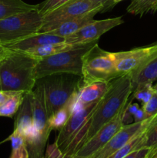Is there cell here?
Masks as SVG:
<instances>
[{"mask_svg": "<svg viewBox=\"0 0 157 158\" xmlns=\"http://www.w3.org/2000/svg\"><path fill=\"white\" fill-rule=\"evenodd\" d=\"M39 59L22 51L9 50L0 57L2 89L29 93L36 83L35 68Z\"/></svg>", "mask_w": 157, "mask_h": 158, "instance_id": "1", "label": "cell"}, {"mask_svg": "<svg viewBox=\"0 0 157 158\" xmlns=\"http://www.w3.org/2000/svg\"><path fill=\"white\" fill-rule=\"evenodd\" d=\"M132 94V77L130 74L120 76L111 81L109 90L99 102L88 121V130L83 143L120 112L127 103Z\"/></svg>", "mask_w": 157, "mask_h": 158, "instance_id": "2", "label": "cell"}, {"mask_svg": "<svg viewBox=\"0 0 157 158\" xmlns=\"http://www.w3.org/2000/svg\"><path fill=\"white\" fill-rule=\"evenodd\" d=\"M42 84L49 117L68 104L82 86V77L72 73H57L38 79Z\"/></svg>", "mask_w": 157, "mask_h": 158, "instance_id": "3", "label": "cell"}, {"mask_svg": "<svg viewBox=\"0 0 157 158\" xmlns=\"http://www.w3.org/2000/svg\"><path fill=\"white\" fill-rule=\"evenodd\" d=\"M98 41L80 45L74 49L39 59L35 68L36 80L57 73H72L82 77L83 56Z\"/></svg>", "mask_w": 157, "mask_h": 158, "instance_id": "4", "label": "cell"}, {"mask_svg": "<svg viewBox=\"0 0 157 158\" xmlns=\"http://www.w3.org/2000/svg\"><path fill=\"white\" fill-rule=\"evenodd\" d=\"M116 66V52L104 50L97 43L83 57L82 85L96 81H112L119 77Z\"/></svg>", "mask_w": 157, "mask_h": 158, "instance_id": "5", "label": "cell"}, {"mask_svg": "<svg viewBox=\"0 0 157 158\" xmlns=\"http://www.w3.org/2000/svg\"><path fill=\"white\" fill-rule=\"evenodd\" d=\"M42 24L43 15L38 9L0 20V43H14L38 33Z\"/></svg>", "mask_w": 157, "mask_h": 158, "instance_id": "6", "label": "cell"}, {"mask_svg": "<svg viewBox=\"0 0 157 158\" xmlns=\"http://www.w3.org/2000/svg\"><path fill=\"white\" fill-rule=\"evenodd\" d=\"M99 8L103 9V6L95 4L92 0H71L43 15V24L39 32H50L68 20L86 15Z\"/></svg>", "mask_w": 157, "mask_h": 158, "instance_id": "7", "label": "cell"}, {"mask_svg": "<svg viewBox=\"0 0 157 158\" xmlns=\"http://www.w3.org/2000/svg\"><path fill=\"white\" fill-rule=\"evenodd\" d=\"M129 101L130 99H129L127 103L123 106L120 112L112 120L103 125L95 133V135L83 143L75 154L81 157L91 158L100 151L124 125L125 114L127 110Z\"/></svg>", "mask_w": 157, "mask_h": 158, "instance_id": "8", "label": "cell"}, {"mask_svg": "<svg viewBox=\"0 0 157 158\" xmlns=\"http://www.w3.org/2000/svg\"><path fill=\"white\" fill-rule=\"evenodd\" d=\"M119 76L133 74L157 57V42L143 47L116 52Z\"/></svg>", "mask_w": 157, "mask_h": 158, "instance_id": "9", "label": "cell"}, {"mask_svg": "<svg viewBox=\"0 0 157 158\" xmlns=\"http://www.w3.org/2000/svg\"><path fill=\"white\" fill-rule=\"evenodd\" d=\"M157 119V114L140 122L123 125L110 140L91 158H108L140 133L146 131Z\"/></svg>", "mask_w": 157, "mask_h": 158, "instance_id": "10", "label": "cell"}, {"mask_svg": "<svg viewBox=\"0 0 157 158\" xmlns=\"http://www.w3.org/2000/svg\"><path fill=\"white\" fill-rule=\"evenodd\" d=\"M29 94L32 111L33 131L42 140L47 143L52 131L49 126V117L46 108L44 89L39 80H36L33 89Z\"/></svg>", "mask_w": 157, "mask_h": 158, "instance_id": "11", "label": "cell"}, {"mask_svg": "<svg viewBox=\"0 0 157 158\" xmlns=\"http://www.w3.org/2000/svg\"><path fill=\"white\" fill-rule=\"evenodd\" d=\"M121 16L106 19L102 20H92L72 35L66 37V43L71 44H86L99 40L101 35L115 26L123 24Z\"/></svg>", "mask_w": 157, "mask_h": 158, "instance_id": "12", "label": "cell"}, {"mask_svg": "<svg viewBox=\"0 0 157 158\" xmlns=\"http://www.w3.org/2000/svg\"><path fill=\"white\" fill-rule=\"evenodd\" d=\"M110 85L111 81H96L82 85L67 104L71 114L99 101L109 90Z\"/></svg>", "mask_w": 157, "mask_h": 158, "instance_id": "13", "label": "cell"}, {"mask_svg": "<svg viewBox=\"0 0 157 158\" xmlns=\"http://www.w3.org/2000/svg\"><path fill=\"white\" fill-rule=\"evenodd\" d=\"M29 93L25 94L22 103L15 114L14 123V131H18L24 137L26 143L30 140L33 133V120Z\"/></svg>", "mask_w": 157, "mask_h": 158, "instance_id": "14", "label": "cell"}, {"mask_svg": "<svg viewBox=\"0 0 157 158\" xmlns=\"http://www.w3.org/2000/svg\"><path fill=\"white\" fill-rule=\"evenodd\" d=\"M62 42H66L65 38L63 37L52 35L49 32H38L22 40L14 42V43H8L4 46L10 50L26 51L46 44L62 43Z\"/></svg>", "mask_w": 157, "mask_h": 158, "instance_id": "15", "label": "cell"}, {"mask_svg": "<svg viewBox=\"0 0 157 158\" xmlns=\"http://www.w3.org/2000/svg\"><path fill=\"white\" fill-rule=\"evenodd\" d=\"M102 9H103L102 8H99V9H94L86 15L68 20V21L59 25L54 30L49 32V33L66 38L69 35L74 34L77 31L79 30L80 29H82L83 26H86V24L92 22L94 19V16L99 12H101Z\"/></svg>", "mask_w": 157, "mask_h": 158, "instance_id": "16", "label": "cell"}, {"mask_svg": "<svg viewBox=\"0 0 157 158\" xmlns=\"http://www.w3.org/2000/svg\"><path fill=\"white\" fill-rule=\"evenodd\" d=\"M132 77V92L135 89L146 83H153L157 81V57L134 73Z\"/></svg>", "mask_w": 157, "mask_h": 158, "instance_id": "17", "label": "cell"}, {"mask_svg": "<svg viewBox=\"0 0 157 158\" xmlns=\"http://www.w3.org/2000/svg\"><path fill=\"white\" fill-rule=\"evenodd\" d=\"M35 9H38V5L29 4L22 0H0V20Z\"/></svg>", "mask_w": 157, "mask_h": 158, "instance_id": "18", "label": "cell"}, {"mask_svg": "<svg viewBox=\"0 0 157 158\" xmlns=\"http://www.w3.org/2000/svg\"><path fill=\"white\" fill-rule=\"evenodd\" d=\"M80 45L83 44H71V43H68L66 42L49 43V44H46L43 45V46H38V47L32 48V49L22 51V52H25L26 53L35 57V58L42 59L44 58V57H47L49 56L56 54L58 52L74 49V48L77 47Z\"/></svg>", "mask_w": 157, "mask_h": 158, "instance_id": "19", "label": "cell"}, {"mask_svg": "<svg viewBox=\"0 0 157 158\" xmlns=\"http://www.w3.org/2000/svg\"><path fill=\"white\" fill-rule=\"evenodd\" d=\"M26 93L11 91L9 97L0 106V117H13L18 112L23 101Z\"/></svg>", "mask_w": 157, "mask_h": 158, "instance_id": "20", "label": "cell"}, {"mask_svg": "<svg viewBox=\"0 0 157 158\" xmlns=\"http://www.w3.org/2000/svg\"><path fill=\"white\" fill-rule=\"evenodd\" d=\"M157 0H132L126 12L134 15L143 16L149 12H156Z\"/></svg>", "mask_w": 157, "mask_h": 158, "instance_id": "21", "label": "cell"}, {"mask_svg": "<svg viewBox=\"0 0 157 158\" xmlns=\"http://www.w3.org/2000/svg\"><path fill=\"white\" fill-rule=\"evenodd\" d=\"M146 131H143V132L140 133L138 135L135 136L130 141L128 142L123 148L115 151L113 154H112L110 157L108 158H123L127 156L128 154H130V153H132V151L143 148V141H144V134Z\"/></svg>", "mask_w": 157, "mask_h": 158, "instance_id": "22", "label": "cell"}, {"mask_svg": "<svg viewBox=\"0 0 157 158\" xmlns=\"http://www.w3.org/2000/svg\"><path fill=\"white\" fill-rule=\"evenodd\" d=\"M71 116L68 105L55 111L49 117V126L51 131H60L64 127Z\"/></svg>", "mask_w": 157, "mask_h": 158, "instance_id": "23", "label": "cell"}, {"mask_svg": "<svg viewBox=\"0 0 157 158\" xmlns=\"http://www.w3.org/2000/svg\"><path fill=\"white\" fill-rule=\"evenodd\" d=\"M147 148L152 150V157L157 152V119L149 126L144 134L143 148Z\"/></svg>", "mask_w": 157, "mask_h": 158, "instance_id": "24", "label": "cell"}, {"mask_svg": "<svg viewBox=\"0 0 157 158\" xmlns=\"http://www.w3.org/2000/svg\"><path fill=\"white\" fill-rule=\"evenodd\" d=\"M154 92L155 91H154L153 86L152 83H146V84L142 85L134 89L132 95L133 99L138 100L143 105L149 101Z\"/></svg>", "mask_w": 157, "mask_h": 158, "instance_id": "25", "label": "cell"}, {"mask_svg": "<svg viewBox=\"0 0 157 158\" xmlns=\"http://www.w3.org/2000/svg\"><path fill=\"white\" fill-rule=\"evenodd\" d=\"M69 1L71 0H45L40 4H38V10L43 15Z\"/></svg>", "mask_w": 157, "mask_h": 158, "instance_id": "26", "label": "cell"}, {"mask_svg": "<svg viewBox=\"0 0 157 158\" xmlns=\"http://www.w3.org/2000/svg\"><path fill=\"white\" fill-rule=\"evenodd\" d=\"M146 118H149L157 114V94L154 92L149 101L142 106Z\"/></svg>", "mask_w": 157, "mask_h": 158, "instance_id": "27", "label": "cell"}, {"mask_svg": "<svg viewBox=\"0 0 157 158\" xmlns=\"http://www.w3.org/2000/svg\"><path fill=\"white\" fill-rule=\"evenodd\" d=\"M7 140H10L12 143V151H15L22 147L26 146V140L24 137L16 131H13L12 134L8 137Z\"/></svg>", "mask_w": 157, "mask_h": 158, "instance_id": "28", "label": "cell"}, {"mask_svg": "<svg viewBox=\"0 0 157 158\" xmlns=\"http://www.w3.org/2000/svg\"><path fill=\"white\" fill-rule=\"evenodd\" d=\"M151 155H152V150L150 148H143L132 151L123 158H150Z\"/></svg>", "mask_w": 157, "mask_h": 158, "instance_id": "29", "label": "cell"}, {"mask_svg": "<svg viewBox=\"0 0 157 158\" xmlns=\"http://www.w3.org/2000/svg\"><path fill=\"white\" fill-rule=\"evenodd\" d=\"M9 158H29V154L27 147L24 146L18 150L12 151Z\"/></svg>", "mask_w": 157, "mask_h": 158, "instance_id": "30", "label": "cell"}, {"mask_svg": "<svg viewBox=\"0 0 157 158\" xmlns=\"http://www.w3.org/2000/svg\"><path fill=\"white\" fill-rule=\"evenodd\" d=\"M92 1L93 2H95V4L103 6L102 12L110 10V9H112V8L115 6V5L114 4L113 0H92Z\"/></svg>", "mask_w": 157, "mask_h": 158, "instance_id": "31", "label": "cell"}, {"mask_svg": "<svg viewBox=\"0 0 157 158\" xmlns=\"http://www.w3.org/2000/svg\"><path fill=\"white\" fill-rule=\"evenodd\" d=\"M133 117H134V122H140L146 120V119H147L146 118V117H145L144 112H143L142 108H139V109L137 110L136 112L133 114Z\"/></svg>", "mask_w": 157, "mask_h": 158, "instance_id": "32", "label": "cell"}, {"mask_svg": "<svg viewBox=\"0 0 157 158\" xmlns=\"http://www.w3.org/2000/svg\"><path fill=\"white\" fill-rule=\"evenodd\" d=\"M11 91H6V90H0V106L4 103L6 100V99L9 97Z\"/></svg>", "mask_w": 157, "mask_h": 158, "instance_id": "33", "label": "cell"}, {"mask_svg": "<svg viewBox=\"0 0 157 158\" xmlns=\"http://www.w3.org/2000/svg\"><path fill=\"white\" fill-rule=\"evenodd\" d=\"M8 50H9V49H8L7 48L4 46V45H2L0 43V57H1L2 55H4V54L6 53Z\"/></svg>", "mask_w": 157, "mask_h": 158, "instance_id": "34", "label": "cell"}, {"mask_svg": "<svg viewBox=\"0 0 157 158\" xmlns=\"http://www.w3.org/2000/svg\"><path fill=\"white\" fill-rule=\"evenodd\" d=\"M69 158H89V157H81V156H78V155H76V154H73V155L69 156Z\"/></svg>", "mask_w": 157, "mask_h": 158, "instance_id": "35", "label": "cell"}, {"mask_svg": "<svg viewBox=\"0 0 157 158\" xmlns=\"http://www.w3.org/2000/svg\"><path fill=\"white\" fill-rule=\"evenodd\" d=\"M113 1H114V4L116 5V4H118L119 2H120L123 1V0H113Z\"/></svg>", "mask_w": 157, "mask_h": 158, "instance_id": "36", "label": "cell"}, {"mask_svg": "<svg viewBox=\"0 0 157 158\" xmlns=\"http://www.w3.org/2000/svg\"><path fill=\"white\" fill-rule=\"evenodd\" d=\"M153 89H154V91H155V94H157V83H156V85H155V86H153Z\"/></svg>", "mask_w": 157, "mask_h": 158, "instance_id": "37", "label": "cell"}, {"mask_svg": "<svg viewBox=\"0 0 157 158\" xmlns=\"http://www.w3.org/2000/svg\"><path fill=\"white\" fill-rule=\"evenodd\" d=\"M150 158H157V152L155 153V154H153V155H152Z\"/></svg>", "mask_w": 157, "mask_h": 158, "instance_id": "38", "label": "cell"}, {"mask_svg": "<svg viewBox=\"0 0 157 158\" xmlns=\"http://www.w3.org/2000/svg\"><path fill=\"white\" fill-rule=\"evenodd\" d=\"M0 90H2V85H1V81H0Z\"/></svg>", "mask_w": 157, "mask_h": 158, "instance_id": "39", "label": "cell"}, {"mask_svg": "<svg viewBox=\"0 0 157 158\" xmlns=\"http://www.w3.org/2000/svg\"><path fill=\"white\" fill-rule=\"evenodd\" d=\"M156 11H157V6H156Z\"/></svg>", "mask_w": 157, "mask_h": 158, "instance_id": "40", "label": "cell"}]
</instances>
